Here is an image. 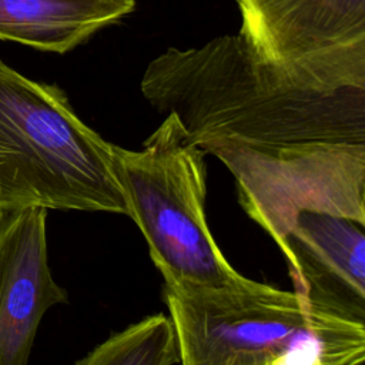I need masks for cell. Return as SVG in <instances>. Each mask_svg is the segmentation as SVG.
Segmentation results:
<instances>
[{
  "mask_svg": "<svg viewBox=\"0 0 365 365\" xmlns=\"http://www.w3.org/2000/svg\"><path fill=\"white\" fill-rule=\"evenodd\" d=\"M134 7L135 0H0V38L63 54Z\"/></svg>",
  "mask_w": 365,
  "mask_h": 365,
  "instance_id": "9",
  "label": "cell"
},
{
  "mask_svg": "<svg viewBox=\"0 0 365 365\" xmlns=\"http://www.w3.org/2000/svg\"><path fill=\"white\" fill-rule=\"evenodd\" d=\"M160 114H174L198 147L227 141L257 150L365 144V90L322 93L262 63L237 34L168 47L140 84Z\"/></svg>",
  "mask_w": 365,
  "mask_h": 365,
  "instance_id": "1",
  "label": "cell"
},
{
  "mask_svg": "<svg viewBox=\"0 0 365 365\" xmlns=\"http://www.w3.org/2000/svg\"><path fill=\"white\" fill-rule=\"evenodd\" d=\"M34 207L128 217L114 144L76 114L58 86L0 60V212Z\"/></svg>",
  "mask_w": 365,
  "mask_h": 365,
  "instance_id": "3",
  "label": "cell"
},
{
  "mask_svg": "<svg viewBox=\"0 0 365 365\" xmlns=\"http://www.w3.org/2000/svg\"><path fill=\"white\" fill-rule=\"evenodd\" d=\"M281 252L295 291L317 305L365 322L362 224L324 212H301Z\"/></svg>",
  "mask_w": 365,
  "mask_h": 365,
  "instance_id": "8",
  "label": "cell"
},
{
  "mask_svg": "<svg viewBox=\"0 0 365 365\" xmlns=\"http://www.w3.org/2000/svg\"><path fill=\"white\" fill-rule=\"evenodd\" d=\"M181 365H362L365 322L298 291L247 278L221 288H168Z\"/></svg>",
  "mask_w": 365,
  "mask_h": 365,
  "instance_id": "2",
  "label": "cell"
},
{
  "mask_svg": "<svg viewBox=\"0 0 365 365\" xmlns=\"http://www.w3.org/2000/svg\"><path fill=\"white\" fill-rule=\"evenodd\" d=\"M47 212H0V365H29L44 314L68 299L48 264Z\"/></svg>",
  "mask_w": 365,
  "mask_h": 365,
  "instance_id": "7",
  "label": "cell"
},
{
  "mask_svg": "<svg viewBox=\"0 0 365 365\" xmlns=\"http://www.w3.org/2000/svg\"><path fill=\"white\" fill-rule=\"evenodd\" d=\"M200 148L228 168L240 205L279 251L301 212H324L365 225V144L257 150L212 141Z\"/></svg>",
  "mask_w": 365,
  "mask_h": 365,
  "instance_id": "5",
  "label": "cell"
},
{
  "mask_svg": "<svg viewBox=\"0 0 365 365\" xmlns=\"http://www.w3.org/2000/svg\"><path fill=\"white\" fill-rule=\"evenodd\" d=\"M240 36L295 84L365 90V0H234Z\"/></svg>",
  "mask_w": 365,
  "mask_h": 365,
  "instance_id": "6",
  "label": "cell"
},
{
  "mask_svg": "<svg viewBox=\"0 0 365 365\" xmlns=\"http://www.w3.org/2000/svg\"><path fill=\"white\" fill-rule=\"evenodd\" d=\"M178 348L170 318L154 314L111 334L76 365H174Z\"/></svg>",
  "mask_w": 365,
  "mask_h": 365,
  "instance_id": "10",
  "label": "cell"
},
{
  "mask_svg": "<svg viewBox=\"0 0 365 365\" xmlns=\"http://www.w3.org/2000/svg\"><path fill=\"white\" fill-rule=\"evenodd\" d=\"M114 168L164 287L221 288L247 279L210 231L205 153L174 114L164 115L140 150L114 144Z\"/></svg>",
  "mask_w": 365,
  "mask_h": 365,
  "instance_id": "4",
  "label": "cell"
}]
</instances>
